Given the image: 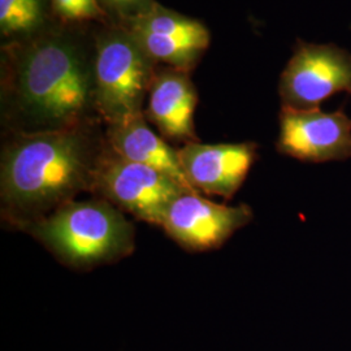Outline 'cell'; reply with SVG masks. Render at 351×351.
Returning a JSON list of instances; mask_svg holds the SVG:
<instances>
[{"label":"cell","mask_w":351,"mask_h":351,"mask_svg":"<svg viewBox=\"0 0 351 351\" xmlns=\"http://www.w3.org/2000/svg\"><path fill=\"white\" fill-rule=\"evenodd\" d=\"M197 104L198 91L190 73L159 65L143 111L149 124L167 141L181 145L198 142L194 123Z\"/></svg>","instance_id":"cell-11"},{"label":"cell","mask_w":351,"mask_h":351,"mask_svg":"<svg viewBox=\"0 0 351 351\" xmlns=\"http://www.w3.org/2000/svg\"><path fill=\"white\" fill-rule=\"evenodd\" d=\"M104 132L108 146L126 160L163 172L184 188L195 191L189 185L177 149H173L167 139L151 129L145 113L121 123L104 125Z\"/></svg>","instance_id":"cell-12"},{"label":"cell","mask_w":351,"mask_h":351,"mask_svg":"<svg viewBox=\"0 0 351 351\" xmlns=\"http://www.w3.org/2000/svg\"><path fill=\"white\" fill-rule=\"evenodd\" d=\"M55 21L51 0H0L1 45L34 37Z\"/></svg>","instance_id":"cell-13"},{"label":"cell","mask_w":351,"mask_h":351,"mask_svg":"<svg viewBox=\"0 0 351 351\" xmlns=\"http://www.w3.org/2000/svg\"><path fill=\"white\" fill-rule=\"evenodd\" d=\"M339 93L351 94V53L336 45L298 39L293 56L280 75L282 107L315 110Z\"/></svg>","instance_id":"cell-6"},{"label":"cell","mask_w":351,"mask_h":351,"mask_svg":"<svg viewBox=\"0 0 351 351\" xmlns=\"http://www.w3.org/2000/svg\"><path fill=\"white\" fill-rule=\"evenodd\" d=\"M3 137L1 219L23 232L81 193H90L107 145L101 121L53 132L3 133Z\"/></svg>","instance_id":"cell-2"},{"label":"cell","mask_w":351,"mask_h":351,"mask_svg":"<svg viewBox=\"0 0 351 351\" xmlns=\"http://www.w3.org/2000/svg\"><path fill=\"white\" fill-rule=\"evenodd\" d=\"M276 150L304 163L339 162L351 158V119L343 106L324 112L281 107Z\"/></svg>","instance_id":"cell-8"},{"label":"cell","mask_w":351,"mask_h":351,"mask_svg":"<svg viewBox=\"0 0 351 351\" xmlns=\"http://www.w3.org/2000/svg\"><path fill=\"white\" fill-rule=\"evenodd\" d=\"M95 25L55 21L34 37L1 45L4 133L53 132L101 121L95 99Z\"/></svg>","instance_id":"cell-1"},{"label":"cell","mask_w":351,"mask_h":351,"mask_svg":"<svg viewBox=\"0 0 351 351\" xmlns=\"http://www.w3.org/2000/svg\"><path fill=\"white\" fill-rule=\"evenodd\" d=\"M111 23L125 25L149 12L156 0H98Z\"/></svg>","instance_id":"cell-15"},{"label":"cell","mask_w":351,"mask_h":351,"mask_svg":"<svg viewBox=\"0 0 351 351\" xmlns=\"http://www.w3.org/2000/svg\"><path fill=\"white\" fill-rule=\"evenodd\" d=\"M151 58L190 73L211 43L208 27L201 20L176 12L156 3L154 8L125 24Z\"/></svg>","instance_id":"cell-9"},{"label":"cell","mask_w":351,"mask_h":351,"mask_svg":"<svg viewBox=\"0 0 351 351\" xmlns=\"http://www.w3.org/2000/svg\"><path fill=\"white\" fill-rule=\"evenodd\" d=\"M53 19L68 25H90L110 21L98 0H51Z\"/></svg>","instance_id":"cell-14"},{"label":"cell","mask_w":351,"mask_h":351,"mask_svg":"<svg viewBox=\"0 0 351 351\" xmlns=\"http://www.w3.org/2000/svg\"><path fill=\"white\" fill-rule=\"evenodd\" d=\"M184 191L190 190L163 172L126 160L108 143L90 188L93 197L110 202L123 213L156 226H162L168 207Z\"/></svg>","instance_id":"cell-5"},{"label":"cell","mask_w":351,"mask_h":351,"mask_svg":"<svg viewBox=\"0 0 351 351\" xmlns=\"http://www.w3.org/2000/svg\"><path fill=\"white\" fill-rule=\"evenodd\" d=\"M182 171L193 190L232 199L258 159V143L190 142L177 149Z\"/></svg>","instance_id":"cell-10"},{"label":"cell","mask_w":351,"mask_h":351,"mask_svg":"<svg viewBox=\"0 0 351 351\" xmlns=\"http://www.w3.org/2000/svg\"><path fill=\"white\" fill-rule=\"evenodd\" d=\"M252 219L247 204L226 206L201 193L184 191L168 207L160 228L182 249L204 252L221 247Z\"/></svg>","instance_id":"cell-7"},{"label":"cell","mask_w":351,"mask_h":351,"mask_svg":"<svg viewBox=\"0 0 351 351\" xmlns=\"http://www.w3.org/2000/svg\"><path fill=\"white\" fill-rule=\"evenodd\" d=\"M69 268L90 271L128 258L136 249V228L110 202L72 201L24 230Z\"/></svg>","instance_id":"cell-3"},{"label":"cell","mask_w":351,"mask_h":351,"mask_svg":"<svg viewBox=\"0 0 351 351\" xmlns=\"http://www.w3.org/2000/svg\"><path fill=\"white\" fill-rule=\"evenodd\" d=\"M159 65L126 26L95 25V99L104 125L143 113Z\"/></svg>","instance_id":"cell-4"}]
</instances>
